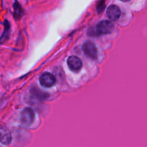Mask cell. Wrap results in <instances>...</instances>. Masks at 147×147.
<instances>
[{
    "mask_svg": "<svg viewBox=\"0 0 147 147\" xmlns=\"http://www.w3.org/2000/svg\"><path fill=\"white\" fill-rule=\"evenodd\" d=\"M114 26L113 23L108 20L100 21L96 27V34L95 35H103V34H111L113 32Z\"/></svg>",
    "mask_w": 147,
    "mask_h": 147,
    "instance_id": "obj_1",
    "label": "cell"
},
{
    "mask_svg": "<svg viewBox=\"0 0 147 147\" xmlns=\"http://www.w3.org/2000/svg\"><path fill=\"white\" fill-rule=\"evenodd\" d=\"M34 120V112L30 108L23 109L20 114V121L24 126H30Z\"/></svg>",
    "mask_w": 147,
    "mask_h": 147,
    "instance_id": "obj_2",
    "label": "cell"
},
{
    "mask_svg": "<svg viewBox=\"0 0 147 147\" xmlns=\"http://www.w3.org/2000/svg\"><path fill=\"white\" fill-rule=\"evenodd\" d=\"M83 50L85 54L93 60L98 58V50L94 43L90 41H86L83 45Z\"/></svg>",
    "mask_w": 147,
    "mask_h": 147,
    "instance_id": "obj_3",
    "label": "cell"
},
{
    "mask_svg": "<svg viewBox=\"0 0 147 147\" xmlns=\"http://www.w3.org/2000/svg\"><path fill=\"white\" fill-rule=\"evenodd\" d=\"M56 79L53 74L50 73H45L40 77V83L43 87L50 88L55 84Z\"/></svg>",
    "mask_w": 147,
    "mask_h": 147,
    "instance_id": "obj_4",
    "label": "cell"
},
{
    "mask_svg": "<svg viewBox=\"0 0 147 147\" xmlns=\"http://www.w3.org/2000/svg\"><path fill=\"white\" fill-rule=\"evenodd\" d=\"M69 69L73 72H78L82 68L83 63L79 57L76 56H70L67 60Z\"/></svg>",
    "mask_w": 147,
    "mask_h": 147,
    "instance_id": "obj_5",
    "label": "cell"
},
{
    "mask_svg": "<svg viewBox=\"0 0 147 147\" xmlns=\"http://www.w3.org/2000/svg\"><path fill=\"white\" fill-rule=\"evenodd\" d=\"M11 142V135L7 126L0 124V142L3 144L8 145Z\"/></svg>",
    "mask_w": 147,
    "mask_h": 147,
    "instance_id": "obj_6",
    "label": "cell"
},
{
    "mask_svg": "<svg viewBox=\"0 0 147 147\" xmlns=\"http://www.w3.org/2000/svg\"><path fill=\"white\" fill-rule=\"evenodd\" d=\"M107 16L110 20L115 21L121 16V9L116 5H111L107 9Z\"/></svg>",
    "mask_w": 147,
    "mask_h": 147,
    "instance_id": "obj_7",
    "label": "cell"
},
{
    "mask_svg": "<svg viewBox=\"0 0 147 147\" xmlns=\"http://www.w3.org/2000/svg\"><path fill=\"white\" fill-rule=\"evenodd\" d=\"M104 7H105V2L103 0H101L100 2L98 4V12L100 13L101 12V11H103Z\"/></svg>",
    "mask_w": 147,
    "mask_h": 147,
    "instance_id": "obj_8",
    "label": "cell"
},
{
    "mask_svg": "<svg viewBox=\"0 0 147 147\" xmlns=\"http://www.w3.org/2000/svg\"><path fill=\"white\" fill-rule=\"evenodd\" d=\"M121 1H123V2H127V1H130L131 0H121Z\"/></svg>",
    "mask_w": 147,
    "mask_h": 147,
    "instance_id": "obj_9",
    "label": "cell"
}]
</instances>
